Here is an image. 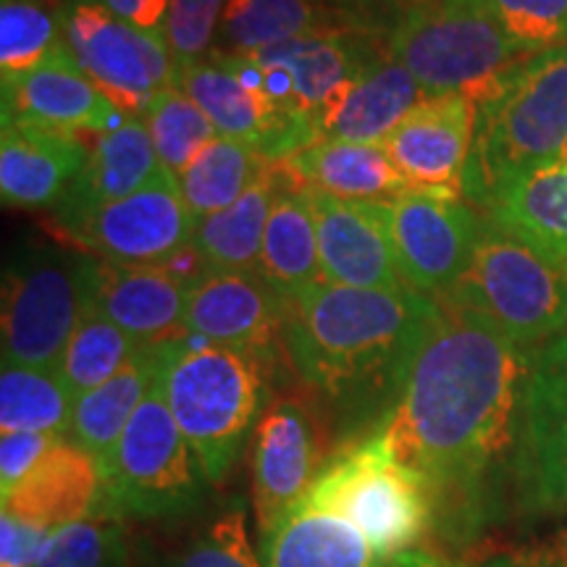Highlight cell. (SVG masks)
<instances>
[{"instance_id":"cell-11","label":"cell","mask_w":567,"mask_h":567,"mask_svg":"<svg viewBox=\"0 0 567 567\" xmlns=\"http://www.w3.org/2000/svg\"><path fill=\"white\" fill-rule=\"evenodd\" d=\"M71 237L113 266H166L195 239L197 221L163 166L145 187L66 224Z\"/></svg>"},{"instance_id":"cell-31","label":"cell","mask_w":567,"mask_h":567,"mask_svg":"<svg viewBox=\"0 0 567 567\" xmlns=\"http://www.w3.org/2000/svg\"><path fill=\"white\" fill-rule=\"evenodd\" d=\"M260 274L287 302L323 281L316 218L305 187L289 184L276 200L260 250Z\"/></svg>"},{"instance_id":"cell-16","label":"cell","mask_w":567,"mask_h":567,"mask_svg":"<svg viewBox=\"0 0 567 567\" xmlns=\"http://www.w3.org/2000/svg\"><path fill=\"white\" fill-rule=\"evenodd\" d=\"M316 218L323 279L358 289H405L386 203L342 200L305 187Z\"/></svg>"},{"instance_id":"cell-39","label":"cell","mask_w":567,"mask_h":567,"mask_svg":"<svg viewBox=\"0 0 567 567\" xmlns=\"http://www.w3.org/2000/svg\"><path fill=\"white\" fill-rule=\"evenodd\" d=\"M488 6L520 53L567 45V0H488Z\"/></svg>"},{"instance_id":"cell-42","label":"cell","mask_w":567,"mask_h":567,"mask_svg":"<svg viewBox=\"0 0 567 567\" xmlns=\"http://www.w3.org/2000/svg\"><path fill=\"white\" fill-rule=\"evenodd\" d=\"M53 530L0 515V567H34L53 542Z\"/></svg>"},{"instance_id":"cell-20","label":"cell","mask_w":567,"mask_h":567,"mask_svg":"<svg viewBox=\"0 0 567 567\" xmlns=\"http://www.w3.org/2000/svg\"><path fill=\"white\" fill-rule=\"evenodd\" d=\"M193 281L168 266L95 264L90 308L111 318L137 344L174 342L184 331Z\"/></svg>"},{"instance_id":"cell-48","label":"cell","mask_w":567,"mask_h":567,"mask_svg":"<svg viewBox=\"0 0 567 567\" xmlns=\"http://www.w3.org/2000/svg\"><path fill=\"white\" fill-rule=\"evenodd\" d=\"M565 271H567V268H565Z\"/></svg>"},{"instance_id":"cell-40","label":"cell","mask_w":567,"mask_h":567,"mask_svg":"<svg viewBox=\"0 0 567 567\" xmlns=\"http://www.w3.org/2000/svg\"><path fill=\"white\" fill-rule=\"evenodd\" d=\"M224 11L226 0H168L163 34L179 71L208 59Z\"/></svg>"},{"instance_id":"cell-18","label":"cell","mask_w":567,"mask_h":567,"mask_svg":"<svg viewBox=\"0 0 567 567\" xmlns=\"http://www.w3.org/2000/svg\"><path fill=\"white\" fill-rule=\"evenodd\" d=\"M284 316L287 300L260 271H205L193 279L184 331L208 344L264 352Z\"/></svg>"},{"instance_id":"cell-1","label":"cell","mask_w":567,"mask_h":567,"mask_svg":"<svg viewBox=\"0 0 567 567\" xmlns=\"http://www.w3.org/2000/svg\"><path fill=\"white\" fill-rule=\"evenodd\" d=\"M530 352L476 310L434 297L400 400L381 429L429 484L436 523L473 536L520 505V425ZM523 507V505H520Z\"/></svg>"},{"instance_id":"cell-10","label":"cell","mask_w":567,"mask_h":567,"mask_svg":"<svg viewBox=\"0 0 567 567\" xmlns=\"http://www.w3.org/2000/svg\"><path fill=\"white\" fill-rule=\"evenodd\" d=\"M59 17L71 59L126 116H142L161 90L179 87L163 32L142 30L103 0H69Z\"/></svg>"},{"instance_id":"cell-35","label":"cell","mask_w":567,"mask_h":567,"mask_svg":"<svg viewBox=\"0 0 567 567\" xmlns=\"http://www.w3.org/2000/svg\"><path fill=\"white\" fill-rule=\"evenodd\" d=\"M142 118H145L161 163L174 174L187 168L218 137L210 118L182 87L161 90Z\"/></svg>"},{"instance_id":"cell-25","label":"cell","mask_w":567,"mask_h":567,"mask_svg":"<svg viewBox=\"0 0 567 567\" xmlns=\"http://www.w3.org/2000/svg\"><path fill=\"white\" fill-rule=\"evenodd\" d=\"M302 187L321 189L342 200L392 203L410 193L392 158L379 142L318 140L281 163Z\"/></svg>"},{"instance_id":"cell-5","label":"cell","mask_w":567,"mask_h":567,"mask_svg":"<svg viewBox=\"0 0 567 567\" xmlns=\"http://www.w3.org/2000/svg\"><path fill=\"white\" fill-rule=\"evenodd\" d=\"M302 502L344 517L384 565L415 549L436 523L429 484L396 457L381 429L331 460Z\"/></svg>"},{"instance_id":"cell-45","label":"cell","mask_w":567,"mask_h":567,"mask_svg":"<svg viewBox=\"0 0 567 567\" xmlns=\"http://www.w3.org/2000/svg\"><path fill=\"white\" fill-rule=\"evenodd\" d=\"M551 567H567V538L563 544H559L557 555L551 557Z\"/></svg>"},{"instance_id":"cell-46","label":"cell","mask_w":567,"mask_h":567,"mask_svg":"<svg viewBox=\"0 0 567 567\" xmlns=\"http://www.w3.org/2000/svg\"><path fill=\"white\" fill-rule=\"evenodd\" d=\"M389 6H402V11H408L410 6H415V0H384Z\"/></svg>"},{"instance_id":"cell-47","label":"cell","mask_w":567,"mask_h":567,"mask_svg":"<svg viewBox=\"0 0 567 567\" xmlns=\"http://www.w3.org/2000/svg\"><path fill=\"white\" fill-rule=\"evenodd\" d=\"M421 3H429V0H415V6H421ZM410 9H413V6H410Z\"/></svg>"},{"instance_id":"cell-41","label":"cell","mask_w":567,"mask_h":567,"mask_svg":"<svg viewBox=\"0 0 567 567\" xmlns=\"http://www.w3.org/2000/svg\"><path fill=\"white\" fill-rule=\"evenodd\" d=\"M61 439L66 436L27 434V431L0 434V492L6 494L21 484Z\"/></svg>"},{"instance_id":"cell-44","label":"cell","mask_w":567,"mask_h":567,"mask_svg":"<svg viewBox=\"0 0 567 567\" xmlns=\"http://www.w3.org/2000/svg\"><path fill=\"white\" fill-rule=\"evenodd\" d=\"M389 567H463V565H455L450 563V559L431 555V551L410 549V551H402V555H396L392 563H389Z\"/></svg>"},{"instance_id":"cell-28","label":"cell","mask_w":567,"mask_h":567,"mask_svg":"<svg viewBox=\"0 0 567 567\" xmlns=\"http://www.w3.org/2000/svg\"><path fill=\"white\" fill-rule=\"evenodd\" d=\"M289 179L284 166H268L237 203L197 221L193 247L208 271H258L268 218Z\"/></svg>"},{"instance_id":"cell-27","label":"cell","mask_w":567,"mask_h":567,"mask_svg":"<svg viewBox=\"0 0 567 567\" xmlns=\"http://www.w3.org/2000/svg\"><path fill=\"white\" fill-rule=\"evenodd\" d=\"M163 344H145L113 379L80 396L71 421V442L80 444L101 465L103 478L113 463L126 423L161 379Z\"/></svg>"},{"instance_id":"cell-2","label":"cell","mask_w":567,"mask_h":567,"mask_svg":"<svg viewBox=\"0 0 567 567\" xmlns=\"http://www.w3.org/2000/svg\"><path fill=\"white\" fill-rule=\"evenodd\" d=\"M434 313L415 289L318 281L287 302L284 337L297 371L347 425L392 413Z\"/></svg>"},{"instance_id":"cell-17","label":"cell","mask_w":567,"mask_h":567,"mask_svg":"<svg viewBox=\"0 0 567 567\" xmlns=\"http://www.w3.org/2000/svg\"><path fill=\"white\" fill-rule=\"evenodd\" d=\"M318 436L308 410L279 400L255 429L252 507L260 538L271 534L300 505L318 478Z\"/></svg>"},{"instance_id":"cell-43","label":"cell","mask_w":567,"mask_h":567,"mask_svg":"<svg viewBox=\"0 0 567 567\" xmlns=\"http://www.w3.org/2000/svg\"><path fill=\"white\" fill-rule=\"evenodd\" d=\"M103 3L142 30L163 32L166 27L168 0H103Z\"/></svg>"},{"instance_id":"cell-32","label":"cell","mask_w":567,"mask_h":567,"mask_svg":"<svg viewBox=\"0 0 567 567\" xmlns=\"http://www.w3.org/2000/svg\"><path fill=\"white\" fill-rule=\"evenodd\" d=\"M268 166L274 163H268L255 147L218 134L187 168L176 174V182L193 218L203 221L237 203L268 172Z\"/></svg>"},{"instance_id":"cell-37","label":"cell","mask_w":567,"mask_h":567,"mask_svg":"<svg viewBox=\"0 0 567 567\" xmlns=\"http://www.w3.org/2000/svg\"><path fill=\"white\" fill-rule=\"evenodd\" d=\"M168 567H264L247 526V507L234 502L213 515Z\"/></svg>"},{"instance_id":"cell-36","label":"cell","mask_w":567,"mask_h":567,"mask_svg":"<svg viewBox=\"0 0 567 567\" xmlns=\"http://www.w3.org/2000/svg\"><path fill=\"white\" fill-rule=\"evenodd\" d=\"M63 42L61 17L40 0L0 3V74L3 80L38 69Z\"/></svg>"},{"instance_id":"cell-13","label":"cell","mask_w":567,"mask_h":567,"mask_svg":"<svg viewBox=\"0 0 567 567\" xmlns=\"http://www.w3.org/2000/svg\"><path fill=\"white\" fill-rule=\"evenodd\" d=\"M392 245L405 287L446 297L465 274L476 243L478 216L460 197L405 193L386 203Z\"/></svg>"},{"instance_id":"cell-23","label":"cell","mask_w":567,"mask_h":567,"mask_svg":"<svg viewBox=\"0 0 567 567\" xmlns=\"http://www.w3.org/2000/svg\"><path fill=\"white\" fill-rule=\"evenodd\" d=\"M423 97L415 76L386 53L316 111V134L318 140L384 142Z\"/></svg>"},{"instance_id":"cell-29","label":"cell","mask_w":567,"mask_h":567,"mask_svg":"<svg viewBox=\"0 0 567 567\" xmlns=\"http://www.w3.org/2000/svg\"><path fill=\"white\" fill-rule=\"evenodd\" d=\"M260 557L264 567H384L358 528L308 502L260 538Z\"/></svg>"},{"instance_id":"cell-15","label":"cell","mask_w":567,"mask_h":567,"mask_svg":"<svg viewBox=\"0 0 567 567\" xmlns=\"http://www.w3.org/2000/svg\"><path fill=\"white\" fill-rule=\"evenodd\" d=\"M264 71L266 90L281 111L313 122L339 90L384 59L365 32H321L243 55Z\"/></svg>"},{"instance_id":"cell-7","label":"cell","mask_w":567,"mask_h":567,"mask_svg":"<svg viewBox=\"0 0 567 567\" xmlns=\"http://www.w3.org/2000/svg\"><path fill=\"white\" fill-rule=\"evenodd\" d=\"M446 300L476 310L526 350L567 331L565 268L486 216L478 218L471 260Z\"/></svg>"},{"instance_id":"cell-19","label":"cell","mask_w":567,"mask_h":567,"mask_svg":"<svg viewBox=\"0 0 567 567\" xmlns=\"http://www.w3.org/2000/svg\"><path fill=\"white\" fill-rule=\"evenodd\" d=\"M3 116L61 134H103L124 122V113L76 66L66 42L38 69L3 80Z\"/></svg>"},{"instance_id":"cell-34","label":"cell","mask_w":567,"mask_h":567,"mask_svg":"<svg viewBox=\"0 0 567 567\" xmlns=\"http://www.w3.org/2000/svg\"><path fill=\"white\" fill-rule=\"evenodd\" d=\"M140 347L111 318L90 308L63 350L59 375L69 394L80 400L122 371Z\"/></svg>"},{"instance_id":"cell-22","label":"cell","mask_w":567,"mask_h":567,"mask_svg":"<svg viewBox=\"0 0 567 567\" xmlns=\"http://www.w3.org/2000/svg\"><path fill=\"white\" fill-rule=\"evenodd\" d=\"M103 486V471L95 457L71 439H61L30 476L3 494V513L59 534L95 513Z\"/></svg>"},{"instance_id":"cell-26","label":"cell","mask_w":567,"mask_h":567,"mask_svg":"<svg viewBox=\"0 0 567 567\" xmlns=\"http://www.w3.org/2000/svg\"><path fill=\"white\" fill-rule=\"evenodd\" d=\"M484 216L567 268V153L509 182Z\"/></svg>"},{"instance_id":"cell-33","label":"cell","mask_w":567,"mask_h":567,"mask_svg":"<svg viewBox=\"0 0 567 567\" xmlns=\"http://www.w3.org/2000/svg\"><path fill=\"white\" fill-rule=\"evenodd\" d=\"M76 400L59 371L3 363L0 373V434L71 436Z\"/></svg>"},{"instance_id":"cell-12","label":"cell","mask_w":567,"mask_h":567,"mask_svg":"<svg viewBox=\"0 0 567 567\" xmlns=\"http://www.w3.org/2000/svg\"><path fill=\"white\" fill-rule=\"evenodd\" d=\"M517 478L523 507L567 515V331L530 352Z\"/></svg>"},{"instance_id":"cell-4","label":"cell","mask_w":567,"mask_h":567,"mask_svg":"<svg viewBox=\"0 0 567 567\" xmlns=\"http://www.w3.org/2000/svg\"><path fill=\"white\" fill-rule=\"evenodd\" d=\"M161 384L174 421L210 484H221L260 421L266 373L260 352L224 344L163 342Z\"/></svg>"},{"instance_id":"cell-8","label":"cell","mask_w":567,"mask_h":567,"mask_svg":"<svg viewBox=\"0 0 567 567\" xmlns=\"http://www.w3.org/2000/svg\"><path fill=\"white\" fill-rule=\"evenodd\" d=\"M103 481L113 509L145 520L184 517L203 502L210 481L174 421L161 379L126 423Z\"/></svg>"},{"instance_id":"cell-3","label":"cell","mask_w":567,"mask_h":567,"mask_svg":"<svg viewBox=\"0 0 567 567\" xmlns=\"http://www.w3.org/2000/svg\"><path fill=\"white\" fill-rule=\"evenodd\" d=\"M567 153V45L528 55L476 97L463 195L481 210L509 182Z\"/></svg>"},{"instance_id":"cell-6","label":"cell","mask_w":567,"mask_h":567,"mask_svg":"<svg viewBox=\"0 0 567 567\" xmlns=\"http://www.w3.org/2000/svg\"><path fill=\"white\" fill-rule=\"evenodd\" d=\"M386 53L415 76L425 97L465 92L473 101L526 55L488 0H429L402 11Z\"/></svg>"},{"instance_id":"cell-30","label":"cell","mask_w":567,"mask_h":567,"mask_svg":"<svg viewBox=\"0 0 567 567\" xmlns=\"http://www.w3.org/2000/svg\"><path fill=\"white\" fill-rule=\"evenodd\" d=\"M352 21L323 0H229L218 27V53L252 55L305 34L344 32Z\"/></svg>"},{"instance_id":"cell-21","label":"cell","mask_w":567,"mask_h":567,"mask_svg":"<svg viewBox=\"0 0 567 567\" xmlns=\"http://www.w3.org/2000/svg\"><path fill=\"white\" fill-rule=\"evenodd\" d=\"M87 147L74 134L3 116L0 132V195L9 208L59 205L87 166Z\"/></svg>"},{"instance_id":"cell-9","label":"cell","mask_w":567,"mask_h":567,"mask_svg":"<svg viewBox=\"0 0 567 567\" xmlns=\"http://www.w3.org/2000/svg\"><path fill=\"white\" fill-rule=\"evenodd\" d=\"M95 260L38 250L6 274L3 363L59 371L71 334L90 310Z\"/></svg>"},{"instance_id":"cell-38","label":"cell","mask_w":567,"mask_h":567,"mask_svg":"<svg viewBox=\"0 0 567 567\" xmlns=\"http://www.w3.org/2000/svg\"><path fill=\"white\" fill-rule=\"evenodd\" d=\"M124 534L109 513L61 528L34 567H122Z\"/></svg>"},{"instance_id":"cell-14","label":"cell","mask_w":567,"mask_h":567,"mask_svg":"<svg viewBox=\"0 0 567 567\" xmlns=\"http://www.w3.org/2000/svg\"><path fill=\"white\" fill-rule=\"evenodd\" d=\"M473 132L476 101L465 92H450L423 97L379 145L408 182L410 193L460 197Z\"/></svg>"},{"instance_id":"cell-24","label":"cell","mask_w":567,"mask_h":567,"mask_svg":"<svg viewBox=\"0 0 567 567\" xmlns=\"http://www.w3.org/2000/svg\"><path fill=\"white\" fill-rule=\"evenodd\" d=\"M163 168L151 132L142 116H126L116 130L103 132L92 147L87 166L59 203L61 226L80 221L87 213L124 200L145 187Z\"/></svg>"}]
</instances>
